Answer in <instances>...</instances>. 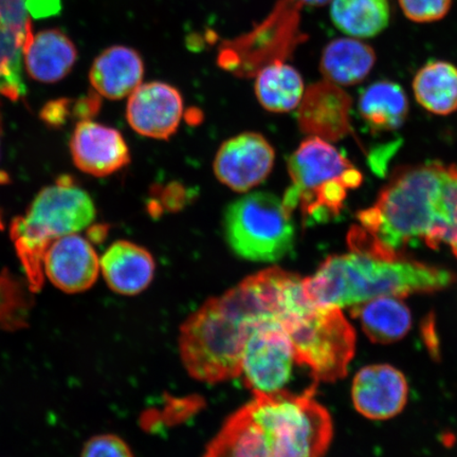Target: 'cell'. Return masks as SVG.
Here are the masks:
<instances>
[{"mask_svg": "<svg viewBox=\"0 0 457 457\" xmlns=\"http://www.w3.org/2000/svg\"><path fill=\"white\" fill-rule=\"evenodd\" d=\"M359 228L377 247L403 256L421 241L431 249L453 243L457 228V167L434 162L398 170L378 199L358 214Z\"/></svg>", "mask_w": 457, "mask_h": 457, "instance_id": "6da1fadb", "label": "cell"}, {"mask_svg": "<svg viewBox=\"0 0 457 457\" xmlns=\"http://www.w3.org/2000/svg\"><path fill=\"white\" fill-rule=\"evenodd\" d=\"M254 396L222 425L203 457H323L333 421L314 394Z\"/></svg>", "mask_w": 457, "mask_h": 457, "instance_id": "7a4b0ae2", "label": "cell"}, {"mask_svg": "<svg viewBox=\"0 0 457 457\" xmlns=\"http://www.w3.org/2000/svg\"><path fill=\"white\" fill-rule=\"evenodd\" d=\"M266 308L253 276L205 302L180 328L179 353L187 373L210 385L241 376L245 340Z\"/></svg>", "mask_w": 457, "mask_h": 457, "instance_id": "3957f363", "label": "cell"}, {"mask_svg": "<svg viewBox=\"0 0 457 457\" xmlns=\"http://www.w3.org/2000/svg\"><path fill=\"white\" fill-rule=\"evenodd\" d=\"M454 273L402 256L386 259L353 253L329 256L312 277L303 278L308 298L320 306L345 308L394 296L433 294L450 287Z\"/></svg>", "mask_w": 457, "mask_h": 457, "instance_id": "277c9868", "label": "cell"}, {"mask_svg": "<svg viewBox=\"0 0 457 457\" xmlns=\"http://www.w3.org/2000/svg\"><path fill=\"white\" fill-rule=\"evenodd\" d=\"M96 210L93 198L71 177H61L34 198L24 216L11 225V238L26 272L30 289L44 281V257L56 239L77 234L93 224Z\"/></svg>", "mask_w": 457, "mask_h": 457, "instance_id": "5b68a950", "label": "cell"}, {"mask_svg": "<svg viewBox=\"0 0 457 457\" xmlns=\"http://www.w3.org/2000/svg\"><path fill=\"white\" fill-rule=\"evenodd\" d=\"M291 184L283 203L291 213L300 209L304 220L321 224L340 213L348 191L362 184L363 177L329 142L310 137L288 162Z\"/></svg>", "mask_w": 457, "mask_h": 457, "instance_id": "8992f818", "label": "cell"}, {"mask_svg": "<svg viewBox=\"0 0 457 457\" xmlns=\"http://www.w3.org/2000/svg\"><path fill=\"white\" fill-rule=\"evenodd\" d=\"M281 322L301 368L314 381L345 378L356 351V333L342 310L324 307L303 294L285 306Z\"/></svg>", "mask_w": 457, "mask_h": 457, "instance_id": "52a82bcc", "label": "cell"}, {"mask_svg": "<svg viewBox=\"0 0 457 457\" xmlns=\"http://www.w3.org/2000/svg\"><path fill=\"white\" fill-rule=\"evenodd\" d=\"M222 225L228 247L241 259L276 262L294 249L293 213L274 194L251 192L234 200Z\"/></svg>", "mask_w": 457, "mask_h": 457, "instance_id": "ba28073f", "label": "cell"}, {"mask_svg": "<svg viewBox=\"0 0 457 457\" xmlns=\"http://www.w3.org/2000/svg\"><path fill=\"white\" fill-rule=\"evenodd\" d=\"M302 8L298 0H278L260 24L220 46L217 64L234 76L251 78L270 62L287 61L306 41L301 30Z\"/></svg>", "mask_w": 457, "mask_h": 457, "instance_id": "9c48e42d", "label": "cell"}, {"mask_svg": "<svg viewBox=\"0 0 457 457\" xmlns=\"http://www.w3.org/2000/svg\"><path fill=\"white\" fill-rule=\"evenodd\" d=\"M279 277L281 273L272 285L270 305L253 325L243 350L241 376L254 396L291 392L288 386L300 367L293 342L277 314Z\"/></svg>", "mask_w": 457, "mask_h": 457, "instance_id": "30bf717a", "label": "cell"}, {"mask_svg": "<svg viewBox=\"0 0 457 457\" xmlns=\"http://www.w3.org/2000/svg\"><path fill=\"white\" fill-rule=\"evenodd\" d=\"M274 159L276 154L264 136L244 133L220 146L214 159V173L231 190L247 193L267 179Z\"/></svg>", "mask_w": 457, "mask_h": 457, "instance_id": "8fae6325", "label": "cell"}, {"mask_svg": "<svg viewBox=\"0 0 457 457\" xmlns=\"http://www.w3.org/2000/svg\"><path fill=\"white\" fill-rule=\"evenodd\" d=\"M184 100L174 86L163 82L141 84L129 96L127 118L136 133L167 140L179 129Z\"/></svg>", "mask_w": 457, "mask_h": 457, "instance_id": "7c38bea8", "label": "cell"}, {"mask_svg": "<svg viewBox=\"0 0 457 457\" xmlns=\"http://www.w3.org/2000/svg\"><path fill=\"white\" fill-rule=\"evenodd\" d=\"M408 396L407 379L392 365H368L358 371L353 381V407L370 420H390L402 413Z\"/></svg>", "mask_w": 457, "mask_h": 457, "instance_id": "4fadbf2b", "label": "cell"}, {"mask_svg": "<svg viewBox=\"0 0 457 457\" xmlns=\"http://www.w3.org/2000/svg\"><path fill=\"white\" fill-rule=\"evenodd\" d=\"M70 146L73 163L91 176H110L130 162L128 143L121 133L91 120L77 124Z\"/></svg>", "mask_w": 457, "mask_h": 457, "instance_id": "5bb4252c", "label": "cell"}, {"mask_svg": "<svg viewBox=\"0 0 457 457\" xmlns=\"http://www.w3.org/2000/svg\"><path fill=\"white\" fill-rule=\"evenodd\" d=\"M353 101L340 86L324 81L312 84L299 105L300 129L311 137L338 141L350 133Z\"/></svg>", "mask_w": 457, "mask_h": 457, "instance_id": "9a60e30c", "label": "cell"}, {"mask_svg": "<svg viewBox=\"0 0 457 457\" xmlns=\"http://www.w3.org/2000/svg\"><path fill=\"white\" fill-rule=\"evenodd\" d=\"M100 270L95 248L78 234L56 239L44 257L45 276L67 294H79L93 287Z\"/></svg>", "mask_w": 457, "mask_h": 457, "instance_id": "2e32d148", "label": "cell"}, {"mask_svg": "<svg viewBox=\"0 0 457 457\" xmlns=\"http://www.w3.org/2000/svg\"><path fill=\"white\" fill-rule=\"evenodd\" d=\"M145 62L138 51L112 46L96 57L89 79L96 94L110 100L127 98L142 84Z\"/></svg>", "mask_w": 457, "mask_h": 457, "instance_id": "e0dca14e", "label": "cell"}, {"mask_svg": "<svg viewBox=\"0 0 457 457\" xmlns=\"http://www.w3.org/2000/svg\"><path fill=\"white\" fill-rule=\"evenodd\" d=\"M105 282L114 293L136 295L151 285L156 265L145 248L129 241L114 242L100 260Z\"/></svg>", "mask_w": 457, "mask_h": 457, "instance_id": "ac0fdd59", "label": "cell"}, {"mask_svg": "<svg viewBox=\"0 0 457 457\" xmlns=\"http://www.w3.org/2000/svg\"><path fill=\"white\" fill-rule=\"evenodd\" d=\"M78 59L76 46L61 30H45L33 36L24 50L27 73L37 82L61 81L72 71Z\"/></svg>", "mask_w": 457, "mask_h": 457, "instance_id": "d6986e66", "label": "cell"}, {"mask_svg": "<svg viewBox=\"0 0 457 457\" xmlns=\"http://www.w3.org/2000/svg\"><path fill=\"white\" fill-rule=\"evenodd\" d=\"M375 50L362 39L346 37L333 39L323 49L320 70L324 79L340 86L361 83L375 66Z\"/></svg>", "mask_w": 457, "mask_h": 457, "instance_id": "ffe728a7", "label": "cell"}, {"mask_svg": "<svg viewBox=\"0 0 457 457\" xmlns=\"http://www.w3.org/2000/svg\"><path fill=\"white\" fill-rule=\"evenodd\" d=\"M368 338L377 345H391L408 335L412 327L409 307L394 296H382L351 308Z\"/></svg>", "mask_w": 457, "mask_h": 457, "instance_id": "44dd1931", "label": "cell"}, {"mask_svg": "<svg viewBox=\"0 0 457 457\" xmlns=\"http://www.w3.org/2000/svg\"><path fill=\"white\" fill-rule=\"evenodd\" d=\"M254 89L257 100L266 111L289 112L299 107L306 87L294 66L286 61H277L255 74Z\"/></svg>", "mask_w": 457, "mask_h": 457, "instance_id": "7402d4cb", "label": "cell"}, {"mask_svg": "<svg viewBox=\"0 0 457 457\" xmlns=\"http://www.w3.org/2000/svg\"><path fill=\"white\" fill-rule=\"evenodd\" d=\"M32 37L31 26L21 25L0 13V96L13 102L26 95L22 64Z\"/></svg>", "mask_w": 457, "mask_h": 457, "instance_id": "603a6c76", "label": "cell"}, {"mask_svg": "<svg viewBox=\"0 0 457 457\" xmlns=\"http://www.w3.org/2000/svg\"><path fill=\"white\" fill-rule=\"evenodd\" d=\"M390 0H331L330 20L339 31L359 39L384 32L391 21Z\"/></svg>", "mask_w": 457, "mask_h": 457, "instance_id": "cb8c5ba5", "label": "cell"}, {"mask_svg": "<svg viewBox=\"0 0 457 457\" xmlns=\"http://www.w3.org/2000/svg\"><path fill=\"white\" fill-rule=\"evenodd\" d=\"M359 111L375 131H391L402 127L409 111L404 91L396 83L380 81L365 89Z\"/></svg>", "mask_w": 457, "mask_h": 457, "instance_id": "d4e9b609", "label": "cell"}, {"mask_svg": "<svg viewBox=\"0 0 457 457\" xmlns=\"http://www.w3.org/2000/svg\"><path fill=\"white\" fill-rule=\"evenodd\" d=\"M416 100L427 111L449 114L457 110V67L445 61L428 62L413 81Z\"/></svg>", "mask_w": 457, "mask_h": 457, "instance_id": "484cf974", "label": "cell"}, {"mask_svg": "<svg viewBox=\"0 0 457 457\" xmlns=\"http://www.w3.org/2000/svg\"><path fill=\"white\" fill-rule=\"evenodd\" d=\"M400 9L416 24L442 21L450 12L453 0H398Z\"/></svg>", "mask_w": 457, "mask_h": 457, "instance_id": "4316f807", "label": "cell"}, {"mask_svg": "<svg viewBox=\"0 0 457 457\" xmlns=\"http://www.w3.org/2000/svg\"><path fill=\"white\" fill-rule=\"evenodd\" d=\"M81 457H134V454L121 437L103 434L85 444Z\"/></svg>", "mask_w": 457, "mask_h": 457, "instance_id": "83f0119b", "label": "cell"}, {"mask_svg": "<svg viewBox=\"0 0 457 457\" xmlns=\"http://www.w3.org/2000/svg\"><path fill=\"white\" fill-rule=\"evenodd\" d=\"M27 2L28 0H0V13L19 24L30 26V13H29Z\"/></svg>", "mask_w": 457, "mask_h": 457, "instance_id": "f1b7e54d", "label": "cell"}, {"mask_svg": "<svg viewBox=\"0 0 457 457\" xmlns=\"http://www.w3.org/2000/svg\"><path fill=\"white\" fill-rule=\"evenodd\" d=\"M29 13L37 16L54 14L60 8L59 0H28Z\"/></svg>", "mask_w": 457, "mask_h": 457, "instance_id": "f546056e", "label": "cell"}, {"mask_svg": "<svg viewBox=\"0 0 457 457\" xmlns=\"http://www.w3.org/2000/svg\"><path fill=\"white\" fill-rule=\"evenodd\" d=\"M298 2L307 7H323V5L330 4L331 0H298Z\"/></svg>", "mask_w": 457, "mask_h": 457, "instance_id": "4dcf8cb0", "label": "cell"}, {"mask_svg": "<svg viewBox=\"0 0 457 457\" xmlns=\"http://www.w3.org/2000/svg\"><path fill=\"white\" fill-rule=\"evenodd\" d=\"M0 137H2V118H0Z\"/></svg>", "mask_w": 457, "mask_h": 457, "instance_id": "1f68e13d", "label": "cell"}]
</instances>
